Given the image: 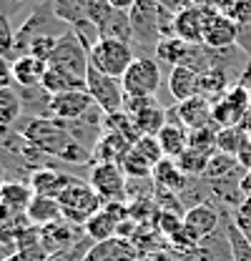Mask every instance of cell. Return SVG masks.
Returning a JSON list of instances; mask_svg holds the SVG:
<instances>
[{
    "label": "cell",
    "mask_w": 251,
    "mask_h": 261,
    "mask_svg": "<svg viewBox=\"0 0 251 261\" xmlns=\"http://www.w3.org/2000/svg\"><path fill=\"white\" fill-rule=\"evenodd\" d=\"M0 56L3 58L15 56V33H13L8 13H0Z\"/></svg>",
    "instance_id": "cell-39"
},
{
    "label": "cell",
    "mask_w": 251,
    "mask_h": 261,
    "mask_svg": "<svg viewBox=\"0 0 251 261\" xmlns=\"http://www.w3.org/2000/svg\"><path fill=\"white\" fill-rule=\"evenodd\" d=\"M151 181H154V186L173 191V194H181V191L188 189V176L181 171V166L176 163V159H168V156L154 166Z\"/></svg>",
    "instance_id": "cell-18"
},
{
    "label": "cell",
    "mask_w": 251,
    "mask_h": 261,
    "mask_svg": "<svg viewBox=\"0 0 251 261\" xmlns=\"http://www.w3.org/2000/svg\"><path fill=\"white\" fill-rule=\"evenodd\" d=\"M133 148H136L146 161L151 163V166H156L158 161H163V159H166V153H163V148H161L158 136H141V138L133 143Z\"/></svg>",
    "instance_id": "cell-38"
},
{
    "label": "cell",
    "mask_w": 251,
    "mask_h": 261,
    "mask_svg": "<svg viewBox=\"0 0 251 261\" xmlns=\"http://www.w3.org/2000/svg\"><path fill=\"white\" fill-rule=\"evenodd\" d=\"M126 96H156L161 88V65L154 58H136L121 78Z\"/></svg>",
    "instance_id": "cell-7"
},
{
    "label": "cell",
    "mask_w": 251,
    "mask_h": 261,
    "mask_svg": "<svg viewBox=\"0 0 251 261\" xmlns=\"http://www.w3.org/2000/svg\"><path fill=\"white\" fill-rule=\"evenodd\" d=\"M198 78H201V73L191 70V68H186V65H176V68H171V75H168V91H171L173 100L181 103V100H188V98L198 96Z\"/></svg>",
    "instance_id": "cell-20"
},
{
    "label": "cell",
    "mask_w": 251,
    "mask_h": 261,
    "mask_svg": "<svg viewBox=\"0 0 251 261\" xmlns=\"http://www.w3.org/2000/svg\"><path fill=\"white\" fill-rule=\"evenodd\" d=\"M239 168H241V163H239V159H236V156L223 153V151H214V153H211V159H209V166H206L204 178H209V181L226 178V176L236 173Z\"/></svg>",
    "instance_id": "cell-33"
},
{
    "label": "cell",
    "mask_w": 251,
    "mask_h": 261,
    "mask_svg": "<svg viewBox=\"0 0 251 261\" xmlns=\"http://www.w3.org/2000/svg\"><path fill=\"white\" fill-rule=\"evenodd\" d=\"M209 159H211V153H204V151H196V148L188 146L186 151L176 159V163L181 166V171L186 176H204L206 166H209Z\"/></svg>",
    "instance_id": "cell-36"
},
{
    "label": "cell",
    "mask_w": 251,
    "mask_h": 261,
    "mask_svg": "<svg viewBox=\"0 0 251 261\" xmlns=\"http://www.w3.org/2000/svg\"><path fill=\"white\" fill-rule=\"evenodd\" d=\"M53 261H61V259H53Z\"/></svg>",
    "instance_id": "cell-49"
},
{
    "label": "cell",
    "mask_w": 251,
    "mask_h": 261,
    "mask_svg": "<svg viewBox=\"0 0 251 261\" xmlns=\"http://www.w3.org/2000/svg\"><path fill=\"white\" fill-rule=\"evenodd\" d=\"M216 133L219 126H206V128H196L188 130V146L196 148V151H204V153H214L216 151Z\"/></svg>",
    "instance_id": "cell-37"
},
{
    "label": "cell",
    "mask_w": 251,
    "mask_h": 261,
    "mask_svg": "<svg viewBox=\"0 0 251 261\" xmlns=\"http://www.w3.org/2000/svg\"><path fill=\"white\" fill-rule=\"evenodd\" d=\"M76 181H78L76 176H65V173H58L53 168H38V171H33L31 178H28V184L35 191V196H51V198H58Z\"/></svg>",
    "instance_id": "cell-16"
},
{
    "label": "cell",
    "mask_w": 251,
    "mask_h": 261,
    "mask_svg": "<svg viewBox=\"0 0 251 261\" xmlns=\"http://www.w3.org/2000/svg\"><path fill=\"white\" fill-rule=\"evenodd\" d=\"M93 106L95 103L91 93L86 88H78V91H68V93L48 98V116L58 118L63 123H73V121H81Z\"/></svg>",
    "instance_id": "cell-10"
},
{
    "label": "cell",
    "mask_w": 251,
    "mask_h": 261,
    "mask_svg": "<svg viewBox=\"0 0 251 261\" xmlns=\"http://www.w3.org/2000/svg\"><path fill=\"white\" fill-rule=\"evenodd\" d=\"M40 88H43L48 96H58V93H68V91L86 88V81H81V78L70 75L68 70H61V68L48 65V70H45V78H43Z\"/></svg>",
    "instance_id": "cell-26"
},
{
    "label": "cell",
    "mask_w": 251,
    "mask_h": 261,
    "mask_svg": "<svg viewBox=\"0 0 251 261\" xmlns=\"http://www.w3.org/2000/svg\"><path fill=\"white\" fill-rule=\"evenodd\" d=\"M28 219H31L33 226L43 228L53 221H61L63 219V211H61V203L58 198H51V196H35L28 206Z\"/></svg>",
    "instance_id": "cell-24"
},
{
    "label": "cell",
    "mask_w": 251,
    "mask_h": 261,
    "mask_svg": "<svg viewBox=\"0 0 251 261\" xmlns=\"http://www.w3.org/2000/svg\"><path fill=\"white\" fill-rule=\"evenodd\" d=\"M3 184H5V166L0 163V189H3Z\"/></svg>",
    "instance_id": "cell-45"
},
{
    "label": "cell",
    "mask_w": 251,
    "mask_h": 261,
    "mask_svg": "<svg viewBox=\"0 0 251 261\" xmlns=\"http://www.w3.org/2000/svg\"><path fill=\"white\" fill-rule=\"evenodd\" d=\"M229 15H231L239 25H251V0H236L234 8L229 10Z\"/></svg>",
    "instance_id": "cell-41"
},
{
    "label": "cell",
    "mask_w": 251,
    "mask_h": 261,
    "mask_svg": "<svg viewBox=\"0 0 251 261\" xmlns=\"http://www.w3.org/2000/svg\"><path fill=\"white\" fill-rule=\"evenodd\" d=\"M251 111V91L241 83H234L219 100H214V123L219 128L241 126Z\"/></svg>",
    "instance_id": "cell-6"
},
{
    "label": "cell",
    "mask_w": 251,
    "mask_h": 261,
    "mask_svg": "<svg viewBox=\"0 0 251 261\" xmlns=\"http://www.w3.org/2000/svg\"><path fill=\"white\" fill-rule=\"evenodd\" d=\"M58 203H61L63 219L73 226H86L91 216H95L103 208V198L95 194L91 184H83L81 178L58 196Z\"/></svg>",
    "instance_id": "cell-2"
},
{
    "label": "cell",
    "mask_w": 251,
    "mask_h": 261,
    "mask_svg": "<svg viewBox=\"0 0 251 261\" xmlns=\"http://www.w3.org/2000/svg\"><path fill=\"white\" fill-rule=\"evenodd\" d=\"M86 8H88V18H91V23L95 25V31L108 18V13L113 10L111 0H86Z\"/></svg>",
    "instance_id": "cell-40"
},
{
    "label": "cell",
    "mask_w": 251,
    "mask_h": 261,
    "mask_svg": "<svg viewBox=\"0 0 251 261\" xmlns=\"http://www.w3.org/2000/svg\"><path fill=\"white\" fill-rule=\"evenodd\" d=\"M141 259V251L138 246L123 239V236H113L108 241H95L93 246H88L83 261H138Z\"/></svg>",
    "instance_id": "cell-14"
},
{
    "label": "cell",
    "mask_w": 251,
    "mask_h": 261,
    "mask_svg": "<svg viewBox=\"0 0 251 261\" xmlns=\"http://www.w3.org/2000/svg\"><path fill=\"white\" fill-rule=\"evenodd\" d=\"M231 78H229V73L223 70V68H209L206 73H201V78H198V96L209 98L211 103L214 100H219L231 86Z\"/></svg>",
    "instance_id": "cell-27"
},
{
    "label": "cell",
    "mask_w": 251,
    "mask_h": 261,
    "mask_svg": "<svg viewBox=\"0 0 251 261\" xmlns=\"http://www.w3.org/2000/svg\"><path fill=\"white\" fill-rule=\"evenodd\" d=\"M48 65L61 68V70H68L70 75L86 81L88 68H91V58H88L86 43L76 35V31L68 28L65 33L58 35V43H56V48H53L51 56H48Z\"/></svg>",
    "instance_id": "cell-3"
},
{
    "label": "cell",
    "mask_w": 251,
    "mask_h": 261,
    "mask_svg": "<svg viewBox=\"0 0 251 261\" xmlns=\"http://www.w3.org/2000/svg\"><path fill=\"white\" fill-rule=\"evenodd\" d=\"M158 141H161V148L168 159H179L184 151L188 148V128L181 121H168L161 133H158Z\"/></svg>",
    "instance_id": "cell-21"
},
{
    "label": "cell",
    "mask_w": 251,
    "mask_h": 261,
    "mask_svg": "<svg viewBox=\"0 0 251 261\" xmlns=\"http://www.w3.org/2000/svg\"><path fill=\"white\" fill-rule=\"evenodd\" d=\"M98 38H113V40L131 43V40H133V23H131L128 10L113 8V10L108 13V18L98 25Z\"/></svg>",
    "instance_id": "cell-22"
},
{
    "label": "cell",
    "mask_w": 251,
    "mask_h": 261,
    "mask_svg": "<svg viewBox=\"0 0 251 261\" xmlns=\"http://www.w3.org/2000/svg\"><path fill=\"white\" fill-rule=\"evenodd\" d=\"M223 231L229 239V249H231V259L234 261H251V239L241 231V226L234 219L223 221Z\"/></svg>",
    "instance_id": "cell-30"
},
{
    "label": "cell",
    "mask_w": 251,
    "mask_h": 261,
    "mask_svg": "<svg viewBox=\"0 0 251 261\" xmlns=\"http://www.w3.org/2000/svg\"><path fill=\"white\" fill-rule=\"evenodd\" d=\"M171 116L176 121H181L188 130L206 128V126H214V103L204 96H193V98H188V100L176 103V108L171 111Z\"/></svg>",
    "instance_id": "cell-13"
},
{
    "label": "cell",
    "mask_w": 251,
    "mask_h": 261,
    "mask_svg": "<svg viewBox=\"0 0 251 261\" xmlns=\"http://www.w3.org/2000/svg\"><path fill=\"white\" fill-rule=\"evenodd\" d=\"M91 65L95 70L111 75V78H123L128 65L133 63V48L126 40H113V38H98L91 50H88Z\"/></svg>",
    "instance_id": "cell-4"
},
{
    "label": "cell",
    "mask_w": 251,
    "mask_h": 261,
    "mask_svg": "<svg viewBox=\"0 0 251 261\" xmlns=\"http://www.w3.org/2000/svg\"><path fill=\"white\" fill-rule=\"evenodd\" d=\"M13 81V63H8V58L0 56V88H8Z\"/></svg>",
    "instance_id": "cell-42"
},
{
    "label": "cell",
    "mask_w": 251,
    "mask_h": 261,
    "mask_svg": "<svg viewBox=\"0 0 251 261\" xmlns=\"http://www.w3.org/2000/svg\"><path fill=\"white\" fill-rule=\"evenodd\" d=\"M40 239H43V246L45 251L53 256V254H61V251H68V246L73 244V231H70V224L61 219V221H53L48 226L40 228Z\"/></svg>",
    "instance_id": "cell-23"
},
{
    "label": "cell",
    "mask_w": 251,
    "mask_h": 261,
    "mask_svg": "<svg viewBox=\"0 0 251 261\" xmlns=\"http://www.w3.org/2000/svg\"><path fill=\"white\" fill-rule=\"evenodd\" d=\"M88 184L93 186V191L106 203L111 201H123L128 198V189H126V173L118 163H93Z\"/></svg>",
    "instance_id": "cell-8"
},
{
    "label": "cell",
    "mask_w": 251,
    "mask_h": 261,
    "mask_svg": "<svg viewBox=\"0 0 251 261\" xmlns=\"http://www.w3.org/2000/svg\"><path fill=\"white\" fill-rule=\"evenodd\" d=\"M23 113V98L18 96V91L13 86L0 88V128L13 126Z\"/></svg>",
    "instance_id": "cell-31"
},
{
    "label": "cell",
    "mask_w": 251,
    "mask_h": 261,
    "mask_svg": "<svg viewBox=\"0 0 251 261\" xmlns=\"http://www.w3.org/2000/svg\"><path fill=\"white\" fill-rule=\"evenodd\" d=\"M8 261H26V259H23L20 254H15V256H10V259H8Z\"/></svg>",
    "instance_id": "cell-46"
},
{
    "label": "cell",
    "mask_w": 251,
    "mask_h": 261,
    "mask_svg": "<svg viewBox=\"0 0 251 261\" xmlns=\"http://www.w3.org/2000/svg\"><path fill=\"white\" fill-rule=\"evenodd\" d=\"M249 138V133L241 128V126H229V128H219L216 133V151H223V153H231L236 156L244 146V141Z\"/></svg>",
    "instance_id": "cell-35"
},
{
    "label": "cell",
    "mask_w": 251,
    "mask_h": 261,
    "mask_svg": "<svg viewBox=\"0 0 251 261\" xmlns=\"http://www.w3.org/2000/svg\"><path fill=\"white\" fill-rule=\"evenodd\" d=\"M128 148H131V143L126 138H121L118 133L103 130L93 143V159L95 163H121Z\"/></svg>",
    "instance_id": "cell-19"
},
{
    "label": "cell",
    "mask_w": 251,
    "mask_h": 261,
    "mask_svg": "<svg viewBox=\"0 0 251 261\" xmlns=\"http://www.w3.org/2000/svg\"><path fill=\"white\" fill-rule=\"evenodd\" d=\"M239 31L241 25L226 15V13H214L209 25H206V33H204V45L214 48V50H223V48H234L239 45Z\"/></svg>",
    "instance_id": "cell-15"
},
{
    "label": "cell",
    "mask_w": 251,
    "mask_h": 261,
    "mask_svg": "<svg viewBox=\"0 0 251 261\" xmlns=\"http://www.w3.org/2000/svg\"><path fill=\"white\" fill-rule=\"evenodd\" d=\"M249 138H251V130H249Z\"/></svg>",
    "instance_id": "cell-48"
},
{
    "label": "cell",
    "mask_w": 251,
    "mask_h": 261,
    "mask_svg": "<svg viewBox=\"0 0 251 261\" xmlns=\"http://www.w3.org/2000/svg\"><path fill=\"white\" fill-rule=\"evenodd\" d=\"M236 159H239V163H241L244 171H251V138L244 141V146H241V151L236 153Z\"/></svg>",
    "instance_id": "cell-43"
},
{
    "label": "cell",
    "mask_w": 251,
    "mask_h": 261,
    "mask_svg": "<svg viewBox=\"0 0 251 261\" xmlns=\"http://www.w3.org/2000/svg\"><path fill=\"white\" fill-rule=\"evenodd\" d=\"M51 10L53 15L63 20L70 31H76V35L86 43V48L91 50V40H88V31H95V25L88 18V8H86V0H51Z\"/></svg>",
    "instance_id": "cell-11"
},
{
    "label": "cell",
    "mask_w": 251,
    "mask_h": 261,
    "mask_svg": "<svg viewBox=\"0 0 251 261\" xmlns=\"http://www.w3.org/2000/svg\"><path fill=\"white\" fill-rule=\"evenodd\" d=\"M188 50V43L186 40H181L179 35H168V38H161L156 43V61H163V63L168 65H181L184 61V56H186Z\"/></svg>",
    "instance_id": "cell-32"
},
{
    "label": "cell",
    "mask_w": 251,
    "mask_h": 261,
    "mask_svg": "<svg viewBox=\"0 0 251 261\" xmlns=\"http://www.w3.org/2000/svg\"><path fill=\"white\" fill-rule=\"evenodd\" d=\"M86 91L91 93L93 103L103 113H116L123 108L126 91L121 78H111V75L95 70L93 65L88 68V75H86Z\"/></svg>",
    "instance_id": "cell-5"
},
{
    "label": "cell",
    "mask_w": 251,
    "mask_h": 261,
    "mask_svg": "<svg viewBox=\"0 0 251 261\" xmlns=\"http://www.w3.org/2000/svg\"><path fill=\"white\" fill-rule=\"evenodd\" d=\"M216 8L206 5H184L173 18V35H179L186 43H204V33Z\"/></svg>",
    "instance_id": "cell-9"
},
{
    "label": "cell",
    "mask_w": 251,
    "mask_h": 261,
    "mask_svg": "<svg viewBox=\"0 0 251 261\" xmlns=\"http://www.w3.org/2000/svg\"><path fill=\"white\" fill-rule=\"evenodd\" d=\"M81 261H83V259H81Z\"/></svg>",
    "instance_id": "cell-50"
},
{
    "label": "cell",
    "mask_w": 251,
    "mask_h": 261,
    "mask_svg": "<svg viewBox=\"0 0 251 261\" xmlns=\"http://www.w3.org/2000/svg\"><path fill=\"white\" fill-rule=\"evenodd\" d=\"M103 130H111V133H118L121 138H126L131 146L141 138V130L136 126L133 116H128L126 111H116V113H106L103 118Z\"/></svg>",
    "instance_id": "cell-29"
},
{
    "label": "cell",
    "mask_w": 251,
    "mask_h": 261,
    "mask_svg": "<svg viewBox=\"0 0 251 261\" xmlns=\"http://www.w3.org/2000/svg\"><path fill=\"white\" fill-rule=\"evenodd\" d=\"M20 136L31 143L33 148L43 156H53L63 163H86L93 151H88L76 136L68 128V123H63L58 118H28V123L20 128Z\"/></svg>",
    "instance_id": "cell-1"
},
{
    "label": "cell",
    "mask_w": 251,
    "mask_h": 261,
    "mask_svg": "<svg viewBox=\"0 0 251 261\" xmlns=\"http://www.w3.org/2000/svg\"><path fill=\"white\" fill-rule=\"evenodd\" d=\"M48 63L33 53H23L13 61V81L23 88H40L43 78H45Z\"/></svg>",
    "instance_id": "cell-17"
},
{
    "label": "cell",
    "mask_w": 251,
    "mask_h": 261,
    "mask_svg": "<svg viewBox=\"0 0 251 261\" xmlns=\"http://www.w3.org/2000/svg\"><path fill=\"white\" fill-rule=\"evenodd\" d=\"M113 8H121V10H131L136 5V0H111Z\"/></svg>",
    "instance_id": "cell-44"
},
{
    "label": "cell",
    "mask_w": 251,
    "mask_h": 261,
    "mask_svg": "<svg viewBox=\"0 0 251 261\" xmlns=\"http://www.w3.org/2000/svg\"><path fill=\"white\" fill-rule=\"evenodd\" d=\"M33 198H35V191L31 189V184H23V181H5L0 189V203L20 214H28Z\"/></svg>",
    "instance_id": "cell-25"
},
{
    "label": "cell",
    "mask_w": 251,
    "mask_h": 261,
    "mask_svg": "<svg viewBox=\"0 0 251 261\" xmlns=\"http://www.w3.org/2000/svg\"><path fill=\"white\" fill-rule=\"evenodd\" d=\"M121 168H123V173L128 178H136V181H148L151 178V173H154V166L146 161L133 146L128 148V153H126L121 163H118Z\"/></svg>",
    "instance_id": "cell-34"
},
{
    "label": "cell",
    "mask_w": 251,
    "mask_h": 261,
    "mask_svg": "<svg viewBox=\"0 0 251 261\" xmlns=\"http://www.w3.org/2000/svg\"><path fill=\"white\" fill-rule=\"evenodd\" d=\"M138 261H158V259H156V256H141Z\"/></svg>",
    "instance_id": "cell-47"
},
{
    "label": "cell",
    "mask_w": 251,
    "mask_h": 261,
    "mask_svg": "<svg viewBox=\"0 0 251 261\" xmlns=\"http://www.w3.org/2000/svg\"><path fill=\"white\" fill-rule=\"evenodd\" d=\"M221 226V216L216 211V206H211L209 201L206 203H198V206H191L184 214V231L186 236L198 246L201 241H206L209 236H214Z\"/></svg>",
    "instance_id": "cell-12"
},
{
    "label": "cell",
    "mask_w": 251,
    "mask_h": 261,
    "mask_svg": "<svg viewBox=\"0 0 251 261\" xmlns=\"http://www.w3.org/2000/svg\"><path fill=\"white\" fill-rule=\"evenodd\" d=\"M133 121H136V126L141 130V136H158L161 128L168 123V111L156 100L154 106L138 111V113L133 116Z\"/></svg>",
    "instance_id": "cell-28"
}]
</instances>
